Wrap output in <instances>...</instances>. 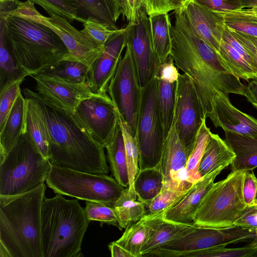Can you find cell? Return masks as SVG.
<instances>
[{"instance_id": "680465c9", "label": "cell", "mask_w": 257, "mask_h": 257, "mask_svg": "<svg viewBox=\"0 0 257 257\" xmlns=\"http://www.w3.org/2000/svg\"><path fill=\"white\" fill-rule=\"evenodd\" d=\"M244 8H250L257 5V0H242Z\"/></svg>"}, {"instance_id": "8d00e7d4", "label": "cell", "mask_w": 257, "mask_h": 257, "mask_svg": "<svg viewBox=\"0 0 257 257\" xmlns=\"http://www.w3.org/2000/svg\"><path fill=\"white\" fill-rule=\"evenodd\" d=\"M222 14L229 29L257 37V12L248 8Z\"/></svg>"}, {"instance_id": "e0dca14e", "label": "cell", "mask_w": 257, "mask_h": 257, "mask_svg": "<svg viewBox=\"0 0 257 257\" xmlns=\"http://www.w3.org/2000/svg\"><path fill=\"white\" fill-rule=\"evenodd\" d=\"M216 127L251 138H257V119L232 105L228 94L217 92L212 96L205 113Z\"/></svg>"}, {"instance_id": "816d5d0a", "label": "cell", "mask_w": 257, "mask_h": 257, "mask_svg": "<svg viewBox=\"0 0 257 257\" xmlns=\"http://www.w3.org/2000/svg\"><path fill=\"white\" fill-rule=\"evenodd\" d=\"M234 225L255 228L257 227V203L251 206L247 205Z\"/></svg>"}, {"instance_id": "8fae6325", "label": "cell", "mask_w": 257, "mask_h": 257, "mask_svg": "<svg viewBox=\"0 0 257 257\" xmlns=\"http://www.w3.org/2000/svg\"><path fill=\"white\" fill-rule=\"evenodd\" d=\"M12 16L30 20L52 31L66 46L69 53L68 60L80 62L90 67L104 50V45H98L91 41L66 19L56 15L45 17L36 10L34 3L29 1H19L17 8L7 18Z\"/></svg>"}, {"instance_id": "4fadbf2b", "label": "cell", "mask_w": 257, "mask_h": 257, "mask_svg": "<svg viewBox=\"0 0 257 257\" xmlns=\"http://www.w3.org/2000/svg\"><path fill=\"white\" fill-rule=\"evenodd\" d=\"M192 79L180 74L177 81L173 125L188 158L196 145L199 129L206 119Z\"/></svg>"}, {"instance_id": "836d02e7", "label": "cell", "mask_w": 257, "mask_h": 257, "mask_svg": "<svg viewBox=\"0 0 257 257\" xmlns=\"http://www.w3.org/2000/svg\"><path fill=\"white\" fill-rule=\"evenodd\" d=\"M218 54L223 66L230 73L247 81L257 77V72L238 52L222 39Z\"/></svg>"}, {"instance_id": "74e56055", "label": "cell", "mask_w": 257, "mask_h": 257, "mask_svg": "<svg viewBox=\"0 0 257 257\" xmlns=\"http://www.w3.org/2000/svg\"><path fill=\"white\" fill-rule=\"evenodd\" d=\"M120 120L124 142L128 175L129 186L128 191L132 197L137 199V196L134 189V182L140 170L139 148L136 137L132 134L126 124L122 122L120 119Z\"/></svg>"}, {"instance_id": "f546056e", "label": "cell", "mask_w": 257, "mask_h": 257, "mask_svg": "<svg viewBox=\"0 0 257 257\" xmlns=\"http://www.w3.org/2000/svg\"><path fill=\"white\" fill-rule=\"evenodd\" d=\"M159 214L148 213L139 221L127 226L121 236L115 241L134 257L141 256L142 249L149 236L151 221Z\"/></svg>"}, {"instance_id": "7c38bea8", "label": "cell", "mask_w": 257, "mask_h": 257, "mask_svg": "<svg viewBox=\"0 0 257 257\" xmlns=\"http://www.w3.org/2000/svg\"><path fill=\"white\" fill-rule=\"evenodd\" d=\"M107 92L116 108L120 119L136 137L142 88L135 61L127 44L124 55L109 83Z\"/></svg>"}, {"instance_id": "c3c4849f", "label": "cell", "mask_w": 257, "mask_h": 257, "mask_svg": "<svg viewBox=\"0 0 257 257\" xmlns=\"http://www.w3.org/2000/svg\"><path fill=\"white\" fill-rule=\"evenodd\" d=\"M175 65L170 55L165 61L159 64L155 76L168 83L177 82L180 73Z\"/></svg>"}, {"instance_id": "52a82bcc", "label": "cell", "mask_w": 257, "mask_h": 257, "mask_svg": "<svg viewBox=\"0 0 257 257\" xmlns=\"http://www.w3.org/2000/svg\"><path fill=\"white\" fill-rule=\"evenodd\" d=\"M245 172L232 171L213 183L195 214L194 224L218 228L234 225L247 206L243 195Z\"/></svg>"}, {"instance_id": "2e32d148", "label": "cell", "mask_w": 257, "mask_h": 257, "mask_svg": "<svg viewBox=\"0 0 257 257\" xmlns=\"http://www.w3.org/2000/svg\"><path fill=\"white\" fill-rule=\"evenodd\" d=\"M188 159L173 125L165 140L159 164L164 176V188L187 190L192 187L197 181L193 180L188 174Z\"/></svg>"}, {"instance_id": "db71d44e", "label": "cell", "mask_w": 257, "mask_h": 257, "mask_svg": "<svg viewBox=\"0 0 257 257\" xmlns=\"http://www.w3.org/2000/svg\"><path fill=\"white\" fill-rule=\"evenodd\" d=\"M244 96L257 109V77L250 80L245 85Z\"/></svg>"}, {"instance_id": "f5cc1de1", "label": "cell", "mask_w": 257, "mask_h": 257, "mask_svg": "<svg viewBox=\"0 0 257 257\" xmlns=\"http://www.w3.org/2000/svg\"><path fill=\"white\" fill-rule=\"evenodd\" d=\"M149 16L166 14L172 11L169 0H145Z\"/></svg>"}, {"instance_id": "6da1fadb", "label": "cell", "mask_w": 257, "mask_h": 257, "mask_svg": "<svg viewBox=\"0 0 257 257\" xmlns=\"http://www.w3.org/2000/svg\"><path fill=\"white\" fill-rule=\"evenodd\" d=\"M171 55L192 80L204 114L217 92L244 96L245 85L224 67L218 53L193 31L182 10L175 11Z\"/></svg>"}, {"instance_id": "91938a15", "label": "cell", "mask_w": 257, "mask_h": 257, "mask_svg": "<svg viewBox=\"0 0 257 257\" xmlns=\"http://www.w3.org/2000/svg\"><path fill=\"white\" fill-rule=\"evenodd\" d=\"M246 36L247 39L249 40L250 43L253 45V46L255 49V51L256 53V54H257V37L250 36H249L247 35H246Z\"/></svg>"}, {"instance_id": "3957f363", "label": "cell", "mask_w": 257, "mask_h": 257, "mask_svg": "<svg viewBox=\"0 0 257 257\" xmlns=\"http://www.w3.org/2000/svg\"><path fill=\"white\" fill-rule=\"evenodd\" d=\"M44 183L26 192L0 195V256L43 257L41 211Z\"/></svg>"}, {"instance_id": "484cf974", "label": "cell", "mask_w": 257, "mask_h": 257, "mask_svg": "<svg viewBox=\"0 0 257 257\" xmlns=\"http://www.w3.org/2000/svg\"><path fill=\"white\" fill-rule=\"evenodd\" d=\"M225 141L235 154L232 171L253 170L257 167V138L225 132Z\"/></svg>"}, {"instance_id": "83f0119b", "label": "cell", "mask_w": 257, "mask_h": 257, "mask_svg": "<svg viewBox=\"0 0 257 257\" xmlns=\"http://www.w3.org/2000/svg\"><path fill=\"white\" fill-rule=\"evenodd\" d=\"M164 212L156 216L151 223L149 238L144 246L141 256L174 239L190 224H181L163 218Z\"/></svg>"}, {"instance_id": "ee69618b", "label": "cell", "mask_w": 257, "mask_h": 257, "mask_svg": "<svg viewBox=\"0 0 257 257\" xmlns=\"http://www.w3.org/2000/svg\"><path fill=\"white\" fill-rule=\"evenodd\" d=\"M42 7L51 16L56 15L70 23L79 21L75 7L70 0H27Z\"/></svg>"}, {"instance_id": "44dd1931", "label": "cell", "mask_w": 257, "mask_h": 257, "mask_svg": "<svg viewBox=\"0 0 257 257\" xmlns=\"http://www.w3.org/2000/svg\"><path fill=\"white\" fill-rule=\"evenodd\" d=\"M224 168L220 167L200 178L179 203L164 212L163 218L181 224H193L195 214L202 200Z\"/></svg>"}, {"instance_id": "6f0895ef", "label": "cell", "mask_w": 257, "mask_h": 257, "mask_svg": "<svg viewBox=\"0 0 257 257\" xmlns=\"http://www.w3.org/2000/svg\"><path fill=\"white\" fill-rule=\"evenodd\" d=\"M193 0H169L172 11L182 9L189 3Z\"/></svg>"}, {"instance_id": "603a6c76", "label": "cell", "mask_w": 257, "mask_h": 257, "mask_svg": "<svg viewBox=\"0 0 257 257\" xmlns=\"http://www.w3.org/2000/svg\"><path fill=\"white\" fill-rule=\"evenodd\" d=\"M235 154L225 140L211 133L198 168L201 178L220 167L224 168L231 165Z\"/></svg>"}, {"instance_id": "9c48e42d", "label": "cell", "mask_w": 257, "mask_h": 257, "mask_svg": "<svg viewBox=\"0 0 257 257\" xmlns=\"http://www.w3.org/2000/svg\"><path fill=\"white\" fill-rule=\"evenodd\" d=\"M255 229L236 225L218 228L192 224L175 238L151 251L146 256L181 257L193 251L250 241L254 237Z\"/></svg>"}, {"instance_id": "7dc6e473", "label": "cell", "mask_w": 257, "mask_h": 257, "mask_svg": "<svg viewBox=\"0 0 257 257\" xmlns=\"http://www.w3.org/2000/svg\"><path fill=\"white\" fill-rule=\"evenodd\" d=\"M215 12L225 14L244 8L242 0H193Z\"/></svg>"}, {"instance_id": "9a60e30c", "label": "cell", "mask_w": 257, "mask_h": 257, "mask_svg": "<svg viewBox=\"0 0 257 257\" xmlns=\"http://www.w3.org/2000/svg\"><path fill=\"white\" fill-rule=\"evenodd\" d=\"M128 24L127 44L130 48L142 88L155 76L160 64L154 51L149 17L146 9L140 11L136 24Z\"/></svg>"}, {"instance_id": "f35d334b", "label": "cell", "mask_w": 257, "mask_h": 257, "mask_svg": "<svg viewBox=\"0 0 257 257\" xmlns=\"http://www.w3.org/2000/svg\"><path fill=\"white\" fill-rule=\"evenodd\" d=\"M82 33L89 40L98 45H104L116 35L124 32L127 27L115 29L109 25L89 18L82 22Z\"/></svg>"}, {"instance_id": "f907efd6", "label": "cell", "mask_w": 257, "mask_h": 257, "mask_svg": "<svg viewBox=\"0 0 257 257\" xmlns=\"http://www.w3.org/2000/svg\"><path fill=\"white\" fill-rule=\"evenodd\" d=\"M243 184V195L244 201L247 206L255 204L257 193V178L253 170H245Z\"/></svg>"}, {"instance_id": "4316f807", "label": "cell", "mask_w": 257, "mask_h": 257, "mask_svg": "<svg viewBox=\"0 0 257 257\" xmlns=\"http://www.w3.org/2000/svg\"><path fill=\"white\" fill-rule=\"evenodd\" d=\"M105 148L114 178L122 187L128 188L129 180L124 142L119 118L114 133Z\"/></svg>"}, {"instance_id": "be15d7a7", "label": "cell", "mask_w": 257, "mask_h": 257, "mask_svg": "<svg viewBox=\"0 0 257 257\" xmlns=\"http://www.w3.org/2000/svg\"><path fill=\"white\" fill-rule=\"evenodd\" d=\"M255 203H257V193H256V198H255Z\"/></svg>"}, {"instance_id": "ffe728a7", "label": "cell", "mask_w": 257, "mask_h": 257, "mask_svg": "<svg viewBox=\"0 0 257 257\" xmlns=\"http://www.w3.org/2000/svg\"><path fill=\"white\" fill-rule=\"evenodd\" d=\"M181 10L194 33L218 53L225 26L222 14L194 1Z\"/></svg>"}, {"instance_id": "277c9868", "label": "cell", "mask_w": 257, "mask_h": 257, "mask_svg": "<svg viewBox=\"0 0 257 257\" xmlns=\"http://www.w3.org/2000/svg\"><path fill=\"white\" fill-rule=\"evenodd\" d=\"M89 222L77 199H66L58 193L45 197L41 211L43 257L80 256Z\"/></svg>"}, {"instance_id": "ba28073f", "label": "cell", "mask_w": 257, "mask_h": 257, "mask_svg": "<svg viewBox=\"0 0 257 257\" xmlns=\"http://www.w3.org/2000/svg\"><path fill=\"white\" fill-rule=\"evenodd\" d=\"M55 193L113 206L125 190L113 178L52 165L46 181Z\"/></svg>"}, {"instance_id": "b9f144b4", "label": "cell", "mask_w": 257, "mask_h": 257, "mask_svg": "<svg viewBox=\"0 0 257 257\" xmlns=\"http://www.w3.org/2000/svg\"><path fill=\"white\" fill-rule=\"evenodd\" d=\"M191 188L180 190L163 188L155 198L146 205L149 213L155 214L166 212L179 203Z\"/></svg>"}, {"instance_id": "60d3db41", "label": "cell", "mask_w": 257, "mask_h": 257, "mask_svg": "<svg viewBox=\"0 0 257 257\" xmlns=\"http://www.w3.org/2000/svg\"><path fill=\"white\" fill-rule=\"evenodd\" d=\"M211 133L206 124V119H204L198 133L195 146L187 164L188 174L194 181L201 178L198 174V168Z\"/></svg>"}, {"instance_id": "ac0fdd59", "label": "cell", "mask_w": 257, "mask_h": 257, "mask_svg": "<svg viewBox=\"0 0 257 257\" xmlns=\"http://www.w3.org/2000/svg\"><path fill=\"white\" fill-rule=\"evenodd\" d=\"M37 92L46 101L72 114L79 104L94 93L87 83H72L40 73L31 76Z\"/></svg>"}, {"instance_id": "9f6ffc18", "label": "cell", "mask_w": 257, "mask_h": 257, "mask_svg": "<svg viewBox=\"0 0 257 257\" xmlns=\"http://www.w3.org/2000/svg\"><path fill=\"white\" fill-rule=\"evenodd\" d=\"M112 257H134V255L115 241L108 245Z\"/></svg>"}, {"instance_id": "11a10c76", "label": "cell", "mask_w": 257, "mask_h": 257, "mask_svg": "<svg viewBox=\"0 0 257 257\" xmlns=\"http://www.w3.org/2000/svg\"><path fill=\"white\" fill-rule=\"evenodd\" d=\"M18 0H0V19H6L9 14L15 10Z\"/></svg>"}, {"instance_id": "5bb4252c", "label": "cell", "mask_w": 257, "mask_h": 257, "mask_svg": "<svg viewBox=\"0 0 257 257\" xmlns=\"http://www.w3.org/2000/svg\"><path fill=\"white\" fill-rule=\"evenodd\" d=\"M71 115L104 148L112 138L119 118L116 108L107 93H94L83 100Z\"/></svg>"}, {"instance_id": "f6af8a7d", "label": "cell", "mask_w": 257, "mask_h": 257, "mask_svg": "<svg viewBox=\"0 0 257 257\" xmlns=\"http://www.w3.org/2000/svg\"><path fill=\"white\" fill-rule=\"evenodd\" d=\"M16 82L0 91V128L4 125L17 97L20 92V84Z\"/></svg>"}, {"instance_id": "d6a6232c", "label": "cell", "mask_w": 257, "mask_h": 257, "mask_svg": "<svg viewBox=\"0 0 257 257\" xmlns=\"http://www.w3.org/2000/svg\"><path fill=\"white\" fill-rule=\"evenodd\" d=\"M89 67L80 62L63 59L49 65L40 73L72 83H87Z\"/></svg>"}, {"instance_id": "5b68a950", "label": "cell", "mask_w": 257, "mask_h": 257, "mask_svg": "<svg viewBox=\"0 0 257 257\" xmlns=\"http://www.w3.org/2000/svg\"><path fill=\"white\" fill-rule=\"evenodd\" d=\"M4 20L8 42L27 76L39 74L49 65L68 58L63 42L46 27L17 16Z\"/></svg>"}, {"instance_id": "d590c367", "label": "cell", "mask_w": 257, "mask_h": 257, "mask_svg": "<svg viewBox=\"0 0 257 257\" xmlns=\"http://www.w3.org/2000/svg\"><path fill=\"white\" fill-rule=\"evenodd\" d=\"M113 208L119 219L120 229L141 219L147 213L146 204L131 196L128 188L115 201Z\"/></svg>"}, {"instance_id": "bcb514c9", "label": "cell", "mask_w": 257, "mask_h": 257, "mask_svg": "<svg viewBox=\"0 0 257 257\" xmlns=\"http://www.w3.org/2000/svg\"><path fill=\"white\" fill-rule=\"evenodd\" d=\"M222 39L238 52L257 72L256 52L250 50L244 44L236 38L225 25L223 28Z\"/></svg>"}, {"instance_id": "8992f818", "label": "cell", "mask_w": 257, "mask_h": 257, "mask_svg": "<svg viewBox=\"0 0 257 257\" xmlns=\"http://www.w3.org/2000/svg\"><path fill=\"white\" fill-rule=\"evenodd\" d=\"M51 165L23 132L12 150L0 157V195H17L36 188L46 181Z\"/></svg>"}, {"instance_id": "4dcf8cb0", "label": "cell", "mask_w": 257, "mask_h": 257, "mask_svg": "<svg viewBox=\"0 0 257 257\" xmlns=\"http://www.w3.org/2000/svg\"><path fill=\"white\" fill-rule=\"evenodd\" d=\"M149 17L153 49L160 64L171 55L172 25L168 14Z\"/></svg>"}, {"instance_id": "7402d4cb", "label": "cell", "mask_w": 257, "mask_h": 257, "mask_svg": "<svg viewBox=\"0 0 257 257\" xmlns=\"http://www.w3.org/2000/svg\"><path fill=\"white\" fill-rule=\"evenodd\" d=\"M75 7L79 21L89 18L106 23L118 29L116 22L121 14L119 0H70Z\"/></svg>"}, {"instance_id": "d6986e66", "label": "cell", "mask_w": 257, "mask_h": 257, "mask_svg": "<svg viewBox=\"0 0 257 257\" xmlns=\"http://www.w3.org/2000/svg\"><path fill=\"white\" fill-rule=\"evenodd\" d=\"M109 40L104 50L89 69L87 83L94 93L105 94L125 48L130 27Z\"/></svg>"}, {"instance_id": "ab89813d", "label": "cell", "mask_w": 257, "mask_h": 257, "mask_svg": "<svg viewBox=\"0 0 257 257\" xmlns=\"http://www.w3.org/2000/svg\"><path fill=\"white\" fill-rule=\"evenodd\" d=\"M257 246L245 245L243 247L228 248L220 245L193 251L185 253V257H256Z\"/></svg>"}, {"instance_id": "1f68e13d", "label": "cell", "mask_w": 257, "mask_h": 257, "mask_svg": "<svg viewBox=\"0 0 257 257\" xmlns=\"http://www.w3.org/2000/svg\"><path fill=\"white\" fill-rule=\"evenodd\" d=\"M164 178L159 165L140 169L134 182L138 200L146 205L150 202L162 190Z\"/></svg>"}, {"instance_id": "30bf717a", "label": "cell", "mask_w": 257, "mask_h": 257, "mask_svg": "<svg viewBox=\"0 0 257 257\" xmlns=\"http://www.w3.org/2000/svg\"><path fill=\"white\" fill-rule=\"evenodd\" d=\"M158 79L155 76L142 88L136 138L139 150V169L159 164L165 141L158 103Z\"/></svg>"}, {"instance_id": "d4e9b609", "label": "cell", "mask_w": 257, "mask_h": 257, "mask_svg": "<svg viewBox=\"0 0 257 257\" xmlns=\"http://www.w3.org/2000/svg\"><path fill=\"white\" fill-rule=\"evenodd\" d=\"M0 91L27 76L20 66L6 36L5 20L0 19Z\"/></svg>"}, {"instance_id": "6125c7cd", "label": "cell", "mask_w": 257, "mask_h": 257, "mask_svg": "<svg viewBox=\"0 0 257 257\" xmlns=\"http://www.w3.org/2000/svg\"><path fill=\"white\" fill-rule=\"evenodd\" d=\"M250 8L252 9L254 11L257 12V5Z\"/></svg>"}, {"instance_id": "94428289", "label": "cell", "mask_w": 257, "mask_h": 257, "mask_svg": "<svg viewBox=\"0 0 257 257\" xmlns=\"http://www.w3.org/2000/svg\"><path fill=\"white\" fill-rule=\"evenodd\" d=\"M247 245L250 246H253V247L257 246V227L255 228V235H254V238ZM256 257H257V255H256Z\"/></svg>"}, {"instance_id": "7a4b0ae2", "label": "cell", "mask_w": 257, "mask_h": 257, "mask_svg": "<svg viewBox=\"0 0 257 257\" xmlns=\"http://www.w3.org/2000/svg\"><path fill=\"white\" fill-rule=\"evenodd\" d=\"M23 93L47 126L52 165L92 174H108L104 148L81 127L71 114L46 101L38 92L26 88Z\"/></svg>"}, {"instance_id": "e575fe53", "label": "cell", "mask_w": 257, "mask_h": 257, "mask_svg": "<svg viewBox=\"0 0 257 257\" xmlns=\"http://www.w3.org/2000/svg\"><path fill=\"white\" fill-rule=\"evenodd\" d=\"M158 79V103L165 140L173 125L177 82Z\"/></svg>"}, {"instance_id": "cb8c5ba5", "label": "cell", "mask_w": 257, "mask_h": 257, "mask_svg": "<svg viewBox=\"0 0 257 257\" xmlns=\"http://www.w3.org/2000/svg\"><path fill=\"white\" fill-rule=\"evenodd\" d=\"M25 110L26 98L20 92L0 128V157L4 156L12 150L23 132Z\"/></svg>"}, {"instance_id": "f1b7e54d", "label": "cell", "mask_w": 257, "mask_h": 257, "mask_svg": "<svg viewBox=\"0 0 257 257\" xmlns=\"http://www.w3.org/2000/svg\"><path fill=\"white\" fill-rule=\"evenodd\" d=\"M25 98L26 110L23 132L27 133L40 153L49 160L50 140L47 126L30 98Z\"/></svg>"}, {"instance_id": "681fc988", "label": "cell", "mask_w": 257, "mask_h": 257, "mask_svg": "<svg viewBox=\"0 0 257 257\" xmlns=\"http://www.w3.org/2000/svg\"><path fill=\"white\" fill-rule=\"evenodd\" d=\"M119 2L122 16L128 23L136 24L140 11L146 7L145 0H119Z\"/></svg>"}, {"instance_id": "7bdbcfd3", "label": "cell", "mask_w": 257, "mask_h": 257, "mask_svg": "<svg viewBox=\"0 0 257 257\" xmlns=\"http://www.w3.org/2000/svg\"><path fill=\"white\" fill-rule=\"evenodd\" d=\"M84 211L87 219L115 225L120 228L119 219L113 207L95 201H86Z\"/></svg>"}]
</instances>
